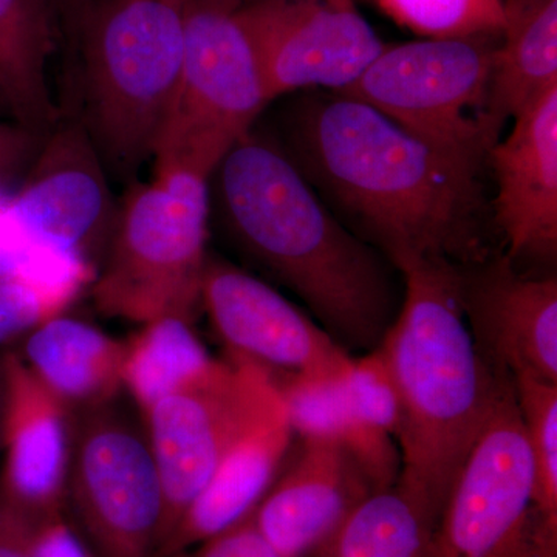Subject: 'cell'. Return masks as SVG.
<instances>
[{
  "instance_id": "obj_1",
  "label": "cell",
  "mask_w": 557,
  "mask_h": 557,
  "mask_svg": "<svg viewBox=\"0 0 557 557\" xmlns=\"http://www.w3.org/2000/svg\"><path fill=\"white\" fill-rule=\"evenodd\" d=\"M282 134L277 145L304 177L395 269L409 259L467 265L486 258L479 164L336 94L295 102Z\"/></svg>"
},
{
  "instance_id": "obj_2",
  "label": "cell",
  "mask_w": 557,
  "mask_h": 557,
  "mask_svg": "<svg viewBox=\"0 0 557 557\" xmlns=\"http://www.w3.org/2000/svg\"><path fill=\"white\" fill-rule=\"evenodd\" d=\"M209 186L242 255L295 293L332 338L347 351L383 343L399 309L387 263L341 225L276 139L249 131Z\"/></svg>"
},
{
  "instance_id": "obj_3",
  "label": "cell",
  "mask_w": 557,
  "mask_h": 557,
  "mask_svg": "<svg viewBox=\"0 0 557 557\" xmlns=\"http://www.w3.org/2000/svg\"><path fill=\"white\" fill-rule=\"evenodd\" d=\"M397 270L405 295L380 344L401 401L397 483L440 518L469 449L512 381L487 364L472 338L460 265L409 259Z\"/></svg>"
},
{
  "instance_id": "obj_4",
  "label": "cell",
  "mask_w": 557,
  "mask_h": 557,
  "mask_svg": "<svg viewBox=\"0 0 557 557\" xmlns=\"http://www.w3.org/2000/svg\"><path fill=\"white\" fill-rule=\"evenodd\" d=\"M79 121L109 177L153 159L182 69L185 0H84Z\"/></svg>"
},
{
  "instance_id": "obj_5",
  "label": "cell",
  "mask_w": 557,
  "mask_h": 557,
  "mask_svg": "<svg viewBox=\"0 0 557 557\" xmlns=\"http://www.w3.org/2000/svg\"><path fill=\"white\" fill-rule=\"evenodd\" d=\"M209 180L153 172L148 183H131L90 285L101 314L138 325L160 318L196 322L209 256Z\"/></svg>"
},
{
  "instance_id": "obj_6",
  "label": "cell",
  "mask_w": 557,
  "mask_h": 557,
  "mask_svg": "<svg viewBox=\"0 0 557 557\" xmlns=\"http://www.w3.org/2000/svg\"><path fill=\"white\" fill-rule=\"evenodd\" d=\"M273 102L258 44L237 0H185L182 69L153 172L211 178Z\"/></svg>"
},
{
  "instance_id": "obj_7",
  "label": "cell",
  "mask_w": 557,
  "mask_h": 557,
  "mask_svg": "<svg viewBox=\"0 0 557 557\" xmlns=\"http://www.w3.org/2000/svg\"><path fill=\"white\" fill-rule=\"evenodd\" d=\"M421 39L384 47L347 89L403 129L482 166L498 141L491 109L493 53L487 40Z\"/></svg>"
},
{
  "instance_id": "obj_8",
  "label": "cell",
  "mask_w": 557,
  "mask_h": 557,
  "mask_svg": "<svg viewBox=\"0 0 557 557\" xmlns=\"http://www.w3.org/2000/svg\"><path fill=\"white\" fill-rule=\"evenodd\" d=\"M95 557H157L166 505L143 426L115 403L75 413L67 511Z\"/></svg>"
},
{
  "instance_id": "obj_9",
  "label": "cell",
  "mask_w": 557,
  "mask_h": 557,
  "mask_svg": "<svg viewBox=\"0 0 557 557\" xmlns=\"http://www.w3.org/2000/svg\"><path fill=\"white\" fill-rule=\"evenodd\" d=\"M534 534L533 457L511 386L450 485L431 557H536Z\"/></svg>"
},
{
  "instance_id": "obj_10",
  "label": "cell",
  "mask_w": 557,
  "mask_h": 557,
  "mask_svg": "<svg viewBox=\"0 0 557 557\" xmlns=\"http://www.w3.org/2000/svg\"><path fill=\"white\" fill-rule=\"evenodd\" d=\"M277 399L269 375L219 359L207 376L143 413L166 505L159 552L230 446Z\"/></svg>"
},
{
  "instance_id": "obj_11",
  "label": "cell",
  "mask_w": 557,
  "mask_h": 557,
  "mask_svg": "<svg viewBox=\"0 0 557 557\" xmlns=\"http://www.w3.org/2000/svg\"><path fill=\"white\" fill-rule=\"evenodd\" d=\"M25 174L9 207L17 231L40 252L81 260L98 271L119 205L81 121H57Z\"/></svg>"
},
{
  "instance_id": "obj_12",
  "label": "cell",
  "mask_w": 557,
  "mask_h": 557,
  "mask_svg": "<svg viewBox=\"0 0 557 557\" xmlns=\"http://www.w3.org/2000/svg\"><path fill=\"white\" fill-rule=\"evenodd\" d=\"M200 311L225 359L259 369L270 380L338 375L354 358L271 285L212 255L201 281Z\"/></svg>"
},
{
  "instance_id": "obj_13",
  "label": "cell",
  "mask_w": 557,
  "mask_h": 557,
  "mask_svg": "<svg viewBox=\"0 0 557 557\" xmlns=\"http://www.w3.org/2000/svg\"><path fill=\"white\" fill-rule=\"evenodd\" d=\"M271 98L347 89L384 50L354 0H256L242 5Z\"/></svg>"
},
{
  "instance_id": "obj_14",
  "label": "cell",
  "mask_w": 557,
  "mask_h": 557,
  "mask_svg": "<svg viewBox=\"0 0 557 557\" xmlns=\"http://www.w3.org/2000/svg\"><path fill=\"white\" fill-rule=\"evenodd\" d=\"M460 300L487 364L509 380L557 384V281L528 276L508 258L460 265Z\"/></svg>"
},
{
  "instance_id": "obj_15",
  "label": "cell",
  "mask_w": 557,
  "mask_h": 557,
  "mask_svg": "<svg viewBox=\"0 0 557 557\" xmlns=\"http://www.w3.org/2000/svg\"><path fill=\"white\" fill-rule=\"evenodd\" d=\"M379 490L350 450L300 440L251 519L277 557H318L348 516Z\"/></svg>"
},
{
  "instance_id": "obj_16",
  "label": "cell",
  "mask_w": 557,
  "mask_h": 557,
  "mask_svg": "<svg viewBox=\"0 0 557 557\" xmlns=\"http://www.w3.org/2000/svg\"><path fill=\"white\" fill-rule=\"evenodd\" d=\"M3 369L0 496L42 523L67 515L75 413L33 375L13 348L3 350Z\"/></svg>"
},
{
  "instance_id": "obj_17",
  "label": "cell",
  "mask_w": 557,
  "mask_h": 557,
  "mask_svg": "<svg viewBox=\"0 0 557 557\" xmlns=\"http://www.w3.org/2000/svg\"><path fill=\"white\" fill-rule=\"evenodd\" d=\"M486 160L496 177L494 219L507 256L552 262L557 251V86L515 116Z\"/></svg>"
},
{
  "instance_id": "obj_18",
  "label": "cell",
  "mask_w": 557,
  "mask_h": 557,
  "mask_svg": "<svg viewBox=\"0 0 557 557\" xmlns=\"http://www.w3.org/2000/svg\"><path fill=\"white\" fill-rule=\"evenodd\" d=\"M293 440L278 398L230 446L157 557L177 555L248 519L287 461Z\"/></svg>"
},
{
  "instance_id": "obj_19",
  "label": "cell",
  "mask_w": 557,
  "mask_h": 557,
  "mask_svg": "<svg viewBox=\"0 0 557 557\" xmlns=\"http://www.w3.org/2000/svg\"><path fill=\"white\" fill-rule=\"evenodd\" d=\"M13 350L73 413L112 405L123 391V339L83 319H47Z\"/></svg>"
},
{
  "instance_id": "obj_20",
  "label": "cell",
  "mask_w": 557,
  "mask_h": 557,
  "mask_svg": "<svg viewBox=\"0 0 557 557\" xmlns=\"http://www.w3.org/2000/svg\"><path fill=\"white\" fill-rule=\"evenodd\" d=\"M57 27L47 0H0V101L42 137L58 121L47 78Z\"/></svg>"
},
{
  "instance_id": "obj_21",
  "label": "cell",
  "mask_w": 557,
  "mask_h": 557,
  "mask_svg": "<svg viewBox=\"0 0 557 557\" xmlns=\"http://www.w3.org/2000/svg\"><path fill=\"white\" fill-rule=\"evenodd\" d=\"M344 372L287 376L271 383L276 387L295 437L332 442L350 450L384 490L398 482L399 449L394 438L373 434L358 423L348 406Z\"/></svg>"
},
{
  "instance_id": "obj_22",
  "label": "cell",
  "mask_w": 557,
  "mask_h": 557,
  "mask_svg": "<svg viewBox=\"0 0 557 557\" xmlns=\"http://www.w3.org/2000/svg\"><path fill=\"white\" fill-rule=\"evenodd\" d=\"M556 86L557 0H507V25L491 70L498 126Z\"/></svg>"
},
{
  "instance_id": "obj_23",
  "label": "cell",
  "mask_w": 557,
  "mask_h": 557,
  "mask_svg": "<svg viewBox=\"0 0 557 557\" xmlns=\"http://www.w3.org/2000/svg\"><path fill=\"white\" fill-rule=\"evenodd\" d=\"M123 346L121 383L139 416L160 399L207 376L219 362L209 354L194 322L183 318L146 322L123 339Z\"/></svg>"
},
{
  "instance_id": "obj_24",
  "label": "cell",
  "mask_w": 557,
  "mask_h": 557,
  "mask_svg": "<svg viewBox=\"0 0 557 557\" xmlns=\"http://www.w3.org/2000/svg\"><path fill=\"white\" fill-rule=\"evenodd\" d=\"M438 518L408 490L370 494L318 557H431Z\"/></svg>"
},
{
  "instance_id": "obj_25",
  "label": "cell",
  "mask_w": 557,
  "mask_h": 557,
  "mask_svg": "<svg viewBox=\"0 0 557 557\" xmlns=\"http://www.w3.org/2000/svg\"><path fill=\"white\" fill-rule=\"evenodd\" d=\"M97 269L81 260L47 259L38 269L0 274V350L13 348L47 319L65 313L90 287Z\"/></svg>"
},
{
  "instance_id": "obj_26",
  "label": "cell",
  "mask_w": 557,
  "mask_h": 557,
  "mask_svg": "<svg viewBox=\"0 0 557 557\" xmlns=\"http://www.w3.org/2000/svg\"><path fill=\"white\" fill-rule=\"evenodd\" d=\"M534 468L536 557H557V384L512 380Z\"/></svg>"
},
{
  "instance_id": "obj_27",
  "label": "cell",
  "mask_w": 557,
  "mask_h": 557,
  "mask_svg": "<svg viewBox=\"0 0 557 557\" xmlns=\"http://www.w3.org/2000/svg\"><path fill=\"white\" fill-rule=\"evenodd\" d=\"M399 27L424 39L502 36L507 0H370Z\"/></svg>"
},
{
  "instance_id": "obj_28",
  "label": "cell",
  "mask_w": 557,
  "mask_h": 557,
  "mask_svg": "<svg viewBox=\"0 0 557 557\" xmlns=\"http://www.w3.org/2000/svg\"><path fill=\"white\" fill-rule=\"evenodd\" d=\"M348 406L359 424L397 442L403 410L397 384L381 347L351 358L343 375Z\"/></svg>"
},
{
  "instance_id": "obj_29",
  "label": "cell",
  "mask_w": 557,
  "mask_h": 557,
  "mask_svg": "<svg viewBox=\"0 0 557 557\" xmlns=\"http://www.w3.org/2000/svg\"><path fill=\"white\" fill-rule=\"evenodd\" d=\"M170 557H277L260 536L251 516L218 536Z\"/></svg>"
},
{
  "instance_id": "obj_30",
  "label": "cell",
  "mask_w": 557,
  "mask_h": 557,
  "mask_svg": "<svg viewBox=\"0 0 557 557\" xmlns=\"http://www.w3.org/2000/svg\"><path fill=\"white\" fill-rule=\"evenodd\" d=\"M44 137L21 124L0 121V188L28 171Z\"/></svg>"
},
{
  "instance_id": "obj_31",
  "label": "cell",
  "mask_w": 557,
  "mask_h": 557,
  "mask_svg": "<svg viewBox=\"0 0 557 557\" xmlns=\"http://www.w3.org/2000/svg\"><path fill=\"white\" fill-rule=\"evenodd\" d=\"M32 557H95L78 528L67 515L39 523L33 539Z\"/></svg>"
},
{
  "instance_id": "obj_32",
  "label": "cell",
  "mask_w": 557,
  "mask_h": 557,
  "mask_svg": "<svg viewBox=\"0 0 557 557\" xmlns=\"http://www.w3.org/2000/svg\"><path fill=\"white\" fill-rule=\"evenodd\" d=\"M39 523L0 496V557H32Z\"/></svg>"
},
{
  "instance_id": "obj_33",
  "label": "cell",
  "mask_w": 557,
  "mask_h": 557,
  "mask_svg": "<svg viewBox=\"0 0 557 557\" xmlns=\"http://www.w3.org/2000/svg\"><path fill=\"white\" fill-rule=\"evenodd\" d=\"M50 3L51 9L54 10L57 16H70V14L78 13L81 5L84 0H47Z\"/></svg>"
},
{
  "instance_id": "obj_34",
  "label": "cell",
  "mask_w": 557,
  "mask_h": 557,
  "mask_svg": "<svg viewBox=\"0 0 557 557\" xmlns=\"http://www.w3.org/2000/svg\"><path fill=\"white\" fill-rule=\"evenodd\" d=\"M3 408H5V369H3V350H0V445H2Z\"/></svg>"
},
{
  "instance_id": "obj_35",
  "label": "cell",
  "mask_w": 557,
  "mask_h": 557,
  "mask_svg": "<svg viewBox=\"0 0 557 557\" xmlns=\"http://www.w3.org/2000/svg\"><path fill=\"white\" fill-rule=\"evenodd\" d=\"M0 104H2V101H0Z\"/></svg>"
}]
</instances>
